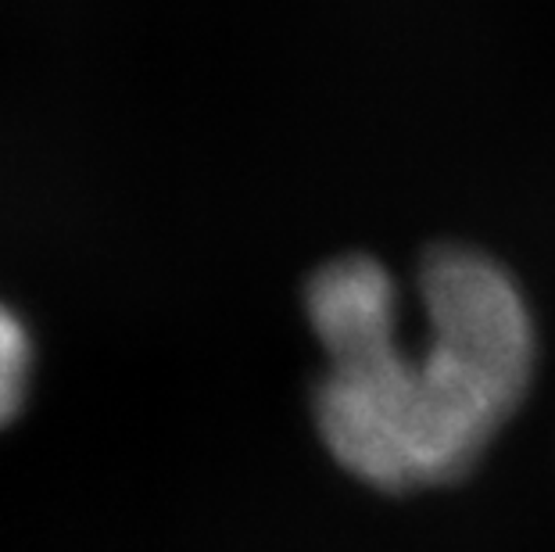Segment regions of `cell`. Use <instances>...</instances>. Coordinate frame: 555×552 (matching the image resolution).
Instances as JSON below:
<instances>
[{
	"instance_id": "cell-1",
	"label": "cell",
	"mask_w": 555,
	"mask_h": 552,
	"mask_svg": "<svg viewBox=\"0 0 555 552\" xmlns=\"http://www.w3.org/2000/svg\"><path fill=\"white\" fill-rule=\"evenodd\" d=\"M427 345L398 337V291L376 258L348 255L309 280L305 309L326 351L315 424L334 460L384 491L455 480L524 402L534 326L509 273L437 248L420 277Z\"/></svg>"
},
{
	"instance_id": "cell-2",
	"label": "cell",
	"mask_w": 555,
	"mask_h": 552,
	"mask_svg": "<svg viewBox=\"0 0 555 552\" xmlns=\"http://www.w3.org/2000/svg\"><path fill=\"white\" fill-rule=\"evenodd\" d=\"M33 367V345L22 320L0 305V427L22 409Z\"/></svg>"
}]
</instances>
